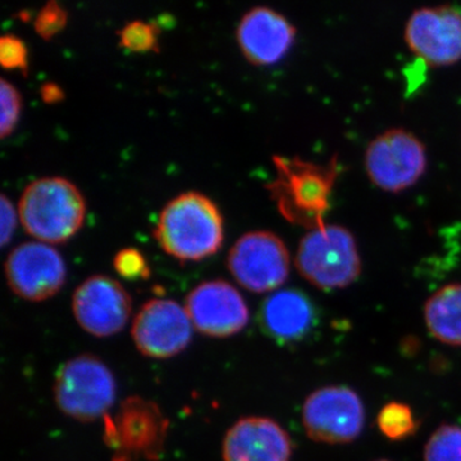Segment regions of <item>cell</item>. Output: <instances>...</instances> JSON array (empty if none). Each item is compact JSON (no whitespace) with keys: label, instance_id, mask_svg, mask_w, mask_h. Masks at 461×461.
<instances>
[{"label":"cell","instance_id":"cell-1","mask_svg":"<svg viewBox=\"0 0 461 461\" xmlns=\"http://www.w3.org/2000/svg\"><path fill=\"white\" fill-rule=\"evenodd\" d=\"M154 238L167 254L182 262L205 259L222 247V213L204 194L182 193L163 206Z\"/></svg>","mask_w":461,"mask_h":461},{"label":"cell","instance_id":"cell-2","mask_svg":"<svg viewBox=\"0 0 461 461\" xmlns=\"http://www.w3.org/2000/svg\"><path fill=\"white\" fill-rule=\"evenodd\" d=\"M18 212L27 233L47 244H59L83 226L86 202L67 178L42 177L27 185Z\"/></svg>","mask_w":461,"mask_h":461},{"label":"cell","instance_id":"cell-3","mask_svg":"<svg viewBox=\"0 0 461 461\" xmlns=\"http://www.w3.org/2000/svg\"><path fill=\"white\" fill-rule=\"evenodd\" d=\"M277 176L268 186L278 211L291 223L320 227L330 205L336 165L321 167L300 158H273Z\"/></svg>","mask_w":461,"mask_h":461},{"label":"cell","instance_id":"cell-4","mask_svg":"<svg viewBox=\"0 0 461 461\" xmlns=\"http://www.w3.org/2000/svg\"><path fill=\"white\" fill-rule=\"evenodd\" d=\"M297 271L309 284L323 291L350 286L362 273V258L350 230L339 224H321L300 240Z\"/></svg>","mask_w":461,"mask_h":461},{"label":"cell","instance_id":"cell-5","mask_svg":"<svg viewBox=\"0 0 461 461\" xmlns=\"http://www.w3.org/2000/svg\"><path fill=\"white\" fill-rule=\"evenodd\" d=\"M168 429L169 420L158 403L130 396L104 418L103 441L112 461H157L165 453Z\"/></svg>","mask_w":461,"mask_h":461},{"label":"cell","instance_id":"cell-6","mask_svg":"<svg viewBox=\"0 0 461 461\" xmlns=\"http://www.w3.org/2000/svg\"><path fill=\"white\" fill-rule=\"evenodd\" d=\"M115 395L113 373L94 355L76 357L57 373L54 399L59 411L72 420L89 423L107 417Z\"/></svg>","mask_w":461,"mask_h":461},{"label":"cell","instance_id":"cell-7","mask_svg":"<svg viewBox=\"0 0 461 461\" xmlns=\"http://www.w3.org/2000/svg\"><path fill=\"white\" fill-rule=\"evenodd\" d=\"M290 253L271 230H250L230 248L227 267L242 287L251 293H275L290 275Z\"/></svg>","mask_w":461,"mask_h":461},{"label":"cell","instance_id":"cell-8","mask_svg":"<svg viewBox=\"0 0 461 461\" xmlns=\"http://www.w3.org/2000/svg\"><path fill=\"white\" fill-rule=\"evenodd\" d=\"M302 418L306 435L313 441L348 445L362 435L366 409L353 388L327 386L306 397Z\"/></svg>","mask_w":461,"mask_h":461},{"label":"cell","instance_id":"cell-9","mask_svg":"<svg viewBox=\"0 0 461 461\" xmlns=\"http://www.w3.org/2000/svg\"><path fill=\"white\" fill-rule=\"evenodd\" d=\"M423 142L405 129L387 130L373 139L364 156L368 177L379 189L399 193L420 181L427 168Z\"/></svg>","mask_w":461,"mask_h":461},{"label":"cell","instance_id":"cell-10","mask_svg":"<svg viewBox=\"0 0 461 461\" xmlns=\"http://www.w3.org/2000/svg\"><path fill=\"white\" fill-rule=\"evenodd\" d=\"M8 286L21 299L44 302L65 286L62 254L47 242L27 241L9 253L5 264Z\"/></svg>","mask_w":461,"mask_h":461},{"label":"cell","instance_id":"cell-11","mask_svg":"<svg viewBox=\"0 0 461 461\" xmlns=\"http://www.w3.org/2000/svg\"><path fill=\"white\" fill-rule=\"evenodd\" d=\"M131 335L144 357L168 359L187 348L193 339V323L178 303L153 299L136 314Z\"/></svg>","mask_w":461,"mask_h":461},{"label":"cell","instance_id":"cell-12","mask_svg":"<svg viewBox=\"0 0 461 461\" xmlns=\"http://www.w3.org/2000/svg\"><path fill=\"white\" fill-rule=\"evenodd\" d=\"M131 296L114 278L95 275L76 288L72 312L81 329L95 338L121 332L131 317Z\"/></svg>","mask_w":461,"mask_h":461},{"label":"cell","instance_id":"cell-13","mask_svg":"<svg viewBox=\"0 0 461 461\" xmlns=\"http://www.w3.org/2000/svg\"><path fill=\"white\" fill-rule=\"evenodd\" d=\"M409 50L432 67L461 60V12L451 5L415 9L405 25Z\"/></svg>","mask_w":461,"mask_h":461},{"label":"cell","instance_id":"cell-14","mask_svg":"<svg viewBox=\"0 0 461 461\" xmlns=\"http://www.w3.org/2000/svg\"><path fill=\"white\" fill-rule=\"evenodd\" d=\"M185 309L193 326L209 338L224 339L249 323V308L238 288L227 281L202 282L190 291Z\"/></svg>","mask_w":461,"mask_h":461},{"label":"cell","instance_id":"cell-15","mask_svg":"<svg viewBox=\"0 0 461 461\" xmlns=\"http://www.w3.org/2000/svg\"><path fill=\"white\" fill-rule=\"evenodd\" d=\"M321 317L311 296L297 288H280L260 305V329L281 346L306 341L320 326Z\"/></svg>","mask_w":461,"mask_h":461},{"label":"cell","instance_id":"cell-16","mask_svg":"<svg viewBox=\"0 0 461 461\" xmlns=\"http://www.w3.org/2000/svg\"><path fill=\"white\" fill-rule=\"evenodd\" d=\"M295 38V26L280 12L266 5L245 12L236 29L240 50L249 62L257 66L280 62Z\"/></svg>","mask_w":461,"mask_h":461},{"label":"cell","instance_id":"cell-17","mask_svg":"<svg viewBox=\"0 0 461 461\" xmlns=\"http://www.w3.org/2000/svg\"><path fill=\"white\" fill-rule=\"evenodd\" d=\"M222 454L223 461H290L293 441L271 418H241L224 437Z\"/></svg>","mask_w":461,"mask_h":461},{"label":"cell","instance_id":"cell-18","mask_svg":"<svg viewBox=\"0 0 461 461\" xmlns=\"http://www.w3.org/2000/svg\"><path fill=\"white\" fill-rule=\"evenodd\" d=\"M429 332L442 344L461 346V284H448L424 304Z\"/></svg>","mask_w":461,"mask_h":461},{"label":"cell","instance_id":"cell-19","mask_svg":"<svg viewBox=\"0 0 461 461\" xmlns=\"http://www.w3.org/2000/svg\"><path fill=\"white\" fill-rule=\"evenodd\" d=\"M377 424L382 435L391 441L411 438L420 429V421L411 406L399 402H388L379 411Z\"/></svg>","mask_w":461,"mask_h":461},{"label":"cell","instance_id":"cell-20","mask_svg":"<svg viewBox=\"0 0 461 461\" xmlns=\"http://www.w3.org/2000/svg\"><path fill=\"white\" fill-rule=\"evenodd\" d=\"M424 461H461V427L442 424L424 447Z\"/></svg>","mask_w":461,"mask_h":461},{"label":"cell","instance_id":"cell-21","mask_svg":"<svg viewBox=\"0 0 461 461\" xmlns=\"http://www.w3.org/2000/svg\"><path fill=\"white\" fill-rule=\"evenodd\" d=\"M120 44L124 50L131 51L159 50V29L156 23L145 21H130L118 32Z\"/></svg>","mask_w":461,"mask_h":461},{"label":"cell","instance_id":"cell-22","mask_svg":"<svg viewBox=\"0 0 461 461\" xmlns=\"http://www.w3.org/2000/svg\"><path fill=\"white\" fill-rule=\"evenodd\" d=\"M0 104H2V115H0V135L5 138L14 131L20 120L23 99L20 91L14 84L5 78L0 80Z\"/></svg>","mask_w":461,"mask_h":461},{"label":"cell","instance_id":"cell-23","mask_svg":"<svg viewBox=\"0 0 461 461\" xmlns=\"http://www.w3.org/2000/svg\"><path fill=\"white\" fill-rule=\"evenodd\" d=\"M115 272L126 280H148L150 277V267L147 258L136 248L121 249L114 256Z\"/></svg>","mask_w":461,"mask_h":461},{"label":"cell","instance_id":"cell-24","mask_svg":"<svg viewBox=\"0 0 461 461\" xmlns=\"http://www.w3.org/2000/svg\"><path fill=\"white\" fill-rule=\"evenodd\" d=\"M68 20V14L57 0H50L36 14L33 26L36 32L44 39H51L62 32Z\"/></svg>","mask_w":461,"mask_h":461},{"label":"cell","instance_id":"cell-25","mask_svg":"<svg viewBox=\"0 0 461 461\" xmlns=\"http://www.w3.org/2000/svg\"><path fill=\"white\" fill-rule=\"evenodd\" d=\"M0 62L5 68L29 71V50L25 41L14 33H5L0 39Z\"/></svg>","mask_w":461,"mask_h":461},{"label":"cell","instance_id":"cell-26","mask_svg":"<svg viewBox=\"0 0 461 461\" xmlns=\"http://www.w3.org/2000/svg\"><path fill=\"white\" fill-rule=\"evenodd\" d=\"M17 226V212L5 194L0 196V244L5 247L11 241Z\"/></svg>","mask_w":461,"mask_h":461},{"label":"cell","instance_id":"cell-27","mask_svg":"<svg viewBox=\"0 0 461 461\" xmlns=\"http://www.w3.org/2000/svg\"><path fill=\"white\" fill-rule=\"evenodd\" d=\"M41 95L42 100L45 103H58L60 102L63 98H65V93H63L62 87L56 83H51V81H48L42 85L41 89Z\"/></svg>","mask_w":461,"mask_h":461},{"label":"cell","instance_id":"cell-28","mask_svg":"<svg viewBox=\"0 0 461 461\" xmlns=\"http://www.w3.org/2000/svg\"><path fill=\"white\" fill-rule=\"evenodd\" d=\"M420 348V342L418 341L417 338H406L402 339V351L408 355V357H412V355L417 354Z\"/></svg>","mask_w":461,"mask_h":461},{"label":"cell","instance_id":"cell-29","mask_svg":"<svg viewBox=\"0 0 461 461\" xmlns=\"http://www.w3.org/2000/svg\"><path fill=\"white\" fill-rule=\"evenodd\" d=\"M377 461H390V460H377Z\"/></svg>","mask_w":461,"mask_h":461}]
</instances>
